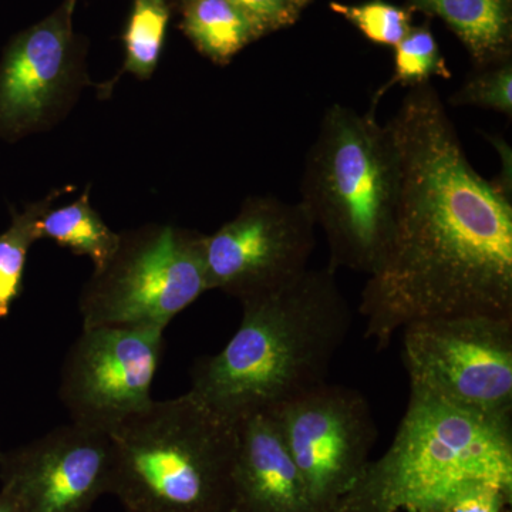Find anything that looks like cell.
<instances>
[{"label": "cell", "instance_id": "8fae6325", "mask_svg": "<svg viewBox=\"0 0 512 512\" xmlns=\"http://www.w3.org/2000/svg\"><path fill=\"white\" fill-rule=\"evenodd\" d=\"M153 326L82 328L64 359L59 397L72 423L110 434L151 403L164 352Z\"/></svg>", "mask_w": 512, "mask_h": 512}, {"label": "cell", "instance_id": "9a60e30c", "mask_svg": "<svg viewBox=\"0 0 512 512\" xmlns=\"http://www.w3.org/2000/svg\"><path fill=\"white\" fill-rule=\"evenodd\" d=\"M178 10L184 35L218 66H227L262 37L251 19L229 0H183Z\"/></svg>", "mask_w": 512, "mask_h": 512}, {"label": "cell", "instance_id": "6da1fadb", "mask_svg": "<svg viewBox=\"0 0 512 512\" xmlns=\"http://www.w3.org/2000/svg\"><path fill=\"white\" fill-rule=\"evenodd\" d=\"M386 126L400 163L392 239L359 312L377 350L410 323L512 318V183L468 161L433 83L412 87Z\"/></svg>", "mask_w": 512, "mask_h": 512}, {"label": "cell", "instance_id": "484cf974", "mask_svg": "<svg viewBox=\"0 0 512 512\" xmlns=\"http://www.w3.org/2000/svg\"><path fill=\"white\" fill-rule=\"evenodd\" d=\"M299 2H302L303 5L308 6L309 3H311V0H299Z\"/></svg>", "mask_w": 512, "mask_h": 512}, {"label": "cell", "instance_id": "4316f807", "mask_svg": "<svg viewBox=\"0 0 512 512\" xmlns=\"http://www.w3.org/2000/svg\"><path fill=\"white\" fill-rule=\"evenodd\" d=\"M229 512H232V511H229Z\"/></svg>", "mask_w": 512, "mask_h": 512}, {"label": "cell", "instance_id": "7a4b0ae2", "mask_svg": "<svg viewBox=\"0 0 512 512\" xmlns=\"http://www.w3.org/2000/svg\"><path fill=\"white\" fill-rule=\"evenodd\" d=\"M241 305L235 335L191 373V392L235 423L328 382L352 328L349 303L328 266L308 268L279 291Z\"/></svg>", "mask_w": 512, "mask_h": 512}, {"label": "cell", "instance_id": "30bf717a", "mask_svg": "<svg viewBox=\"0 0 512 512\" xmlns=\"http://www.w3.org/2000/svg\"><path fill=\"white\" fill-rule=\"evenodd\" d=\"M77 0H63L45 19L22 30L0 60V138L42 133L72 110L84 87L86 45L74 32Z\"/></svg>", "mask_w": 512, "mask_h": 512}, {"label": "cell", "instance_id": "d4e9b609", "mask_svg": "<svg viewBox=\"0 0 512 512\" xmlns=\"http://www.w3.org/2000/svg\"><path fill=\"white\" fill-rule=\"evenodd\" d=\"M167 2L170 3V6L173 8V10H178L181 3H183V0H167Z\"/></svg>", "mask_w": 512, "mask_h": 512}, {"label": "cell", "instance_id": "603a6c76", "mask_svg": "<svg viewBox=\"0 0 512 512\" xmlns=\"http://www.w3.org/2000/svg\"><path fill=\"white\" fill-rule=\"evenodd\" d=\"M512 490L495 483H478L458 491L434 512H504Z\"/></svg>", "mask_w": 512, "mask_h": 512}, {"label": "cell", "instance_id": "ba28073f", "mask_svg": "<svg viewBox=\"0 0 512 512\" xmlns=\"http://www.w3.org/2000/svg\"><path fill=\"white\" fill-rule=\"evenodd\" d=\"M315 247L316 224L301 201L251 195L205 237L208 286L241 303L254 301L299 278Z\"/></svg>", "mask_w": 512, "mask_h": 512}, {"label": "cell", "instance_id": "7402d4cb", "mask_svg": "<svg viewBox=\"0 0 512 512\" xmlns=\"http://www.w3.org/2000/svg\"><path fill=\"white\" fill-rule=\"evenodd\" d=\"M254 23L262 37L298 22L306 8L299 0H229Z\"/></svg>", "mask_w": 512, "mask_h": 512}, {"label": "cell", "instance_id": "e0dca14e", "mask_svg": "<svg viewBox=\"0 0 512 512\" xmlns=\"http://www.w3.org/2000/svg\"><path fill=\"white\" fill-rule=\"evenodd\" d=\"M73 190L72 185L56 188L42 200L29 204L22 212H15L12 224L0 234V319L9 315L22 289L29 249L40 239V220L55 207V202L62 195Z\"/></svg>", "mask_w": 512, "mask_h": 512}, {"label": "cell", "instance_id": "277c9868", "mask_svg": "<svg viewBox=\"0 0 512 512\" xmlns=\"http://www.w3.org/2000/svg\"><path fill=\"white\" fill-rule=\"evenodd\" d=\"M375 111L332 104L303 164L301 202L325 234L335 272L375 274L393 235L399 154Z\"/></svg>", "mask_w": 512, "mask_h": 512}, {"label": "cell", "instance_id": "3957f363", "mask_svg": "<svg viewBox=\"0 0 512 512\" xmlns=\"http://www.w3.org/2000/svg\"><path fill=\"white\" fill-rule=\"evenodd\" d=\"M478 483L512 490V419H494L410 390L402 423L336 512H434Z\"/></svg>", "mask_w": 512, "mask_h": 512}, {"label": "cell", "instance_id": "52a82bcc", "mask_svg": "<svg viewBox=\"0 0 512 512\" xmlns=\"http://www.w3.org/2000/svg\"><path fill=\"white\" fill-rule=\"evenodd\" d=\"M410 390L494 419H512V318L450 316L403 329Z\"/></svg>", "mask_w": 512, "mask_h": 512}, {"label": "cell", "instance_id": "cb8c5ba5", "mask_svg": "<svg viewBox=\"0 0 512 512\" xmlns=\"http://www.w3.org/2000/svg\"><path fill=\"white\" fill-rule=\"evenodd\" d=\"M0 512H15L12 510V507L8 503H5V501L0 498Z\"/></svg>", "mask_w": 512, "mask_h": 512}, {"label": "cell", "instance_id": "d6986e66", "mask_svg": "<svg viewBox=\"0 0 512 512\" xmlns=\"http://www.w3.org/2000/svg\"><path fill=\"white\" fill-rule=\"evenodd\" d=\"M433 77L450 80L453 77L450 67L441 55L439 43L430 29V23L412 26L402 42L394 47V72L389 82L377 90L372 101V109L384 94L394 86L412 87L431 83Z\"/></svg>", "mask_w": 512, "mask_h": 512}, {"label": "cell", "instance_id": "2e32d148", "mask_svg": "<svg viewBox=\"0 0 512 512\" xmlns=\"http://www.w3.org/2000/svg\"><path fill=\"white\" fill-rule=\"evenodd\" d=\"M39 235L73 254L89 256L94 269L107 264L120 241V232H114L94 210L89 190L72 204L47 211L39 222Z\"/></svg>", "mask_w": 512, "mask_h": 512}, {"label": "cell", "instance_id": "8992f818", "mask_svg": "<svg viewBox=\"0 0 512 512\" xmlns=\"http://www.w3.org/2000/svg\"><path fill=\"white\" fill-rule=\"evenodd\" d=\"M207 235L174 224H147L120 232L107 264L94 269L80 293L82 328H167L210 291Z\"/></svg>", "mask_w": 512, "mask_h": 512}, {"label": "cell", "instance_id": "5bb4252c", "mask_svg": "<svg viewBox=\"0 0 512 512\" xmlns=\"http://www.w3.org/2000/svg\"><path fill=\"white\" fill-rule=\"evenodd\" d=\"M407 8L443 20L474 67L511 57L512 0H407Z\"/></svg>", "mask_w": 512, "mask_h": 512}, {"label": "cell", "instance_id": "44dd1931", "mask_svg": "<svg viewBox=\"0 0 512 512\" xmlns=\"http://www.w3.org/2000/svg\"><path fill=\"white\" fill-rule=\"evenodd\" d=\"M454 107H481L512 117V57L474 67L464 83L448 99Z\"/></svg>", "mask_w": 512, "mask_h": 512}, {"label": "cell", "instance_id": "5b68a950", "mask_svg": "<svg viewBox=\"0 0 512 512\" xmlns=\"http://www.w3.org/2000/svg\"><path fill=\"white\" fill-rule=\"evenodd\" d=\"M113 494L127 512H229L238 423L191 392L110 433Z\"/></svg>", "mask_w": 512, "mask_h": 512}, {"label": "cell", "instance_id": "ac0fdd59", "mask_svg": "<svg viewBox=\"0 0 512 512\" xmlns=\"http://www.w3.org/2000/svg\"><path fill=\"white\" fill-rule=\"evenodd\" d=\"M173 12L167 0H133L123 33V72L140 80L153 77Z\"/></svg>", "mask_w": 512, "mask_h": 512}, {"label": "cell", "instance_id": "7c38bea8", "mask_svg": "<svg viewBox=\"0 0 512 512\" xmlns=\"http://www.w3.org/2000/svg\"><path fill=\"white\" fill-rule=\"evenodd\" d=\"M110 434L70 423L0 460V498L15 512H90L110 494Z\"/></svg>", "mask_w": 512, "mask_h": 512}, {"label": "cell", "instance_id": "4fadbf2b", "mask_svg": "<svg viewBox=\"0 0 512 512\" xmlns=\"http://www.w3.org/2000/svg\"><path fill=\"white\" fill-rule=\"evenodd\" d=\"M238 433L231 511L313 512L274 414L239 421Z\"/></svg>", "mask_w": 512, "mask_h": 512}, {"label": "cell", "instance_id": "ffe728a7", "mask_svg": "<svg viewBox=\"0 0 512 512\" xmlns=\"http://www.w3.org/2000/svg\"><path fill=\"white\" fill-rule=\"evenodd\" d=\"M329 8L352 23L367 40L377 46L394 49L413 26L412 10L386 0H367L357 5L332 2Z\"/></svg>", "mask_w": 512, "mask_h": 512}, {"label": "cell", "instance_id": "9c48e42d", "mask_svg": "<svg viewBox=\"0 0 512 512\" xmlns=\"http://www.w3.org/2000/svg\"><path fill=\"white\" fill-rule=\"evenodd\" d=\"M269 413L301 473L313 512H336L362 477L376 443L366 397L326 382Z\"/></svg>", "mask_w": 512, "mask_h": 512}]
</instances>
